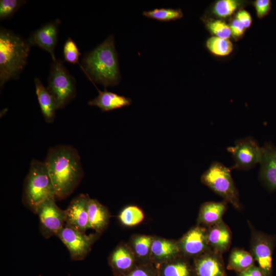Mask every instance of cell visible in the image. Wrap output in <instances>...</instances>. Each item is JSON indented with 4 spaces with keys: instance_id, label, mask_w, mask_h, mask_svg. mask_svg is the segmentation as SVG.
<instances>
[{
    "instance_id": "37",
    "label": "cell",
    "mask_w": 276,
    "mask_h": 276,
    "mask_svg": "<svg viewBox=\"0 0 276 276\" xmlns=\"http://www.w3.org/2000/svg\"><path fill=\"white\" fill-rule=\"evenodd\" d=\"M240 276H265V275L259 267L252 266L240 272Z\"/></svg>"
},
{
    "instance_id": "9",
    "label": "cell",
    "mask_w": 276,
    "mask_h": 276,
    "mask_svg": "<svg viewBox=\"0 0 276 276\" xmlns=\"http://www.w3.org/2000/svg\"><path fill=\"white\" fill-rule=\"evenodd\" d=\"M56 236L67 248L71 259L76 261L83 260L86 257L95 238L66 224Z\"/></svg>"
},
{
    "instance_id": "28",
    "label": "cell",
    "mask_w": 276,
    "mask_h": 276,
    "mask_svg": "<svg viewBox=\"0 0 276 276\" xmlns=\"http://www.w3.org/2000/svg\"><path fill=\"white\" fill-rule=\"evenodd\" d=\"M26 3L24 0H1L0 20L11 18Z\"/></svg>"
},
{
    "instance_id": "30",
    "label": "cell",
    "mask_w": 276,
    "mask_h": 276,
    "mask_svg": "<svg viewBox=\"0 0 276 276\" xmlns=\"http://www.w3.org/2000/svg\"><path fill=\"white\" fill-rule=\"evenodd\" d=\"M238 6V2L235 0H220L215 4L214 12L219 17H226L231 15Z\"/></svg>"
},
{
    "instance_id": "17",
    "label": "cell",
    "mask_w": 276,
    "mask_h": 276,
    "mask_svg": "<svg viewBox=\"0 0 276 276\" xmlns=\"http://www.w3.org/2000/svg\"><path fill=\"white\" fill-rule=\"evenodd\" d=\"M88 228L100 232L107 225L109 215L106 208L97 200L89 198L87 203Z\"/></svg>"
},
{
    "instance_id": "22",
    "label": "cell",
    "mask_w": 276,
    "mask_h": 276,
    "mask_svg": "<svg viewBox=\"0 0 276 276\" xmlns=\"http://www.w3.org/2000/svg\"><path fill=\"white\" fill-rule=\"evenodd\" d=\"M179 247L174 242L165 239L153 240L151 252L154 259L158 261L168 260L179 251Z\"/></svg>"
},
{
    "instance_id": "7",
    "label": "cell",
    "mask_w": 276,
    "mask_h": 276,
    "mask_svg": "<svg viewBox=\"0 0 276 276\" xmlns=\"http://www.w3.org/2000/svg\"><path fill=\"white\" fill-rule=\"evenodd\" d=\"M226 149L232 154L234 160L232 169L248 170L260 164L262 160L263 148L250 136L236 141L234 146Z\"/></svg>"
},
{
    "instance_id": "12",
    "label": "cell",
    "mask_w": 276,
    "mask_h": 276,
    "mask_svg": "<svg viewBox=\"0 0 276 276\" xmlns=\"http://www.w3.org/2000/svg\"><path fill=\"white\" fill-rule=\"evenodd\" d=\"M89 199L87 195L80 194L73 199L65 210V224L83 233L88 228Z\"/></svg>"
},
{
    "instance_id": "3",
    "label": "cell",
    "mask_w": 276,
    "mask_h": 276,
    "mask_svg": "<svg viewBox=\"0 0 276 276\" xmlns=\"http://www.w3.org/2000/svg\"><path fill=\"white\" fill-rule=\"evenodd\" d=\"M31 44L11 30L0 29V88L19 78L28 63Z\"/></svg>"
},
{
    "instance_id": "24",
    "label": "cell",
    "mask_w": 276,
    "mask_h": 276,
    "mask_svg": "<svg viewBox=\"0 0 276 276\" xmlns=\"http://www.w3.org/2000/svg\"><path fill=\"white\" fill-rule=\"evenodd\" d=\"M206 46L212 53L220 56L228 55L233 50V44L228 39L216 36L209 38L206 40Z\"/></svg>"
},
{
    "instance_id": "31",
    "label": "cell",
    "mask_w": 276,
    "mask_h": 276,
    "mask_svg": "<svg viewBox=\"0 0 276 276\" xmlns=\"http://www.w3.org/2000/svg\"><path fill=\"white\" fill-rule=\"evenodd\" d=\"M153 239L150 236H139L133 240V247L136 254L140 257H146L150 251Z\"/></svg>"
},
{
    "instance_id": "2",
    "label": "cell",
    "mask_w": 276,
    "mask_h": 276,
    "mask_svg": "<svg viewBox=\"0 0 276 276\" xmlns=\"http://www.w3.org/2000/svg\"><path fill=\"white\" fill-rule=\"evenodd\" d=\"M81 68L92 82L105 87L119 83L121 76L113 35L84 55Z\"/></svg>"
},
{
    "instance_id": "13",
    "label": "cell",
    "mask_w": 276,
    "mask_h": 276,
    "mask_svg": "<svg viewBox=\"0 0 276 276\" xmlns=\"http://www.w3.org/2000/svg\"><path fill=\"white\" fill-rule=\"evenodd\" d=\"M260 163L259 176L269 191L276 189V147L271 143H265Z\"/></svg>"
},
{
    "instance_id": "34",
    "label": "cell",
    "mask_w": 276,
    "mask_h": 276,
    "mask_svg": "<svg viewBox=\"0 0 276 276\" xmlns=\"http://www.w3.org/2000/svg\"><path fill=\"white\" fill-rule=\"evenodd\" d=\"M118 276H156L153 270L147 267H139L128 273Z\"/></svg>"
},
{
    "instance_id": "27",
    "label": "cell",
    "mask_w": 276,
    "mask_h": 276,
    "mask_svg": "<svg viewBox=\"0 0 276 276\" xmlns=\"http://www.w3.org/2000/svg\"><path fill=\"white\" fill-rule=\"evenodd\" d=\"M160 276H190L188 265L183 262L177 261L164 264L160 269Z\"/></svg>"
},
{
    "instance_id": "32",
    "label": "cell",
    "mask_w": 276,
    "mask_h": 276,
    "mask_svg": "<svg viewBox=\"0 0 276 276\" xmlns=\"http://www.w3.org/2000/svg\"><path fill=\"white\" fill-rule=\"evenodd\" d=\"M208 30L215 36L229 39L231 36L229 26L221 20H215L208 22L206 25Z\"/></svg>"
},
{
    "instance_id": "19",
    "label": "cell",
    "mask_w": 276,
    "mask_h": 276,
    "mask_svg": "<svg viewBox=\"0 0 276 276\" xmlns=\"http://www.w3.org/2000/svg\"><path fill=\"white\" fill-rule=\"evenodd\" d=\"M210 244L216 250L223 252L228 247L231 242V234L225 224L220 222L213 225L208 233Z\"/></svg>"
},
{
    "instance_id": "1",
    "label": "cell",
    "mask_w": 276,
    "mask_h": 276,
    "mask_svg": "<svg viewBox=\"0 0 276 276\" xmlns=\"http://www.w3.org/2000/svg\"><path fill=\"white\" fill-rule=\"evenodd\" d=\"M44 163L48 170L56 199L68 197L80 183L84 171L78 150L68 145L50 147Z\"/></svg>"
},
{
    "instance_id": "8",
    "label": "cell",
    "mask_w": 276,
    "mask_h": 276,
    "mask_svg": "<svg viewBox=\"0 0 276 276\" xmlns=\"http://www.w3.org/2000/svg\"><path fill=\"white\" fill-rule=\"evenodd\" d=\"M55 200V198H51L43 202L36 212L39 218L40 231L46 238L56 235L65 223V210L59 208Z\"/></svg>"
},
{
    "instance_id": "5",
    "label": "cell",
    "mask_w": 276,
    "mask_h": 276,
    "mask_svg": "<svg viewBox=\"0 0 276 276\" xmlns=\"http://www.w3.org/2000/svg\"><path fill=\"white\" fill-rule=\"evenodd\" d=\"M47 89L53 96L57 109L64 108L76 96V81L60 59L53 61Z\"/></svg>"
},
{
    "instance_id": "6",
    "label": "cell",
    "mask_w": 276,
    "mask_h": 276,
    "mask_svg": "<svg viewBox=\"0 0 276 276\" xmlns=\"http://www.w3.org/2000/svg\"><path fill=\"white\" fill-rule=\"evenodd\" d=\"M201 180L235 208H240L238 192L229 168L220 162H213L201 176Z\"/></svg>"
},
{
    "instance_id": "16",
    "label": "cell",
    "mask_w": 276,
    "mask_h": 276,
    "mask_svg": "<svg viewBox=\"0 0 276 276\" xmlns=\"http://www.w3.org/2000/svg\"><path fill=\"white\" fill-rule=\"evenodd\" d=\"M36 94L43 117L47 123H52L57 110L54 99L38 78L34 79Z\"/></svg>"
},
{
    "instance_id": "25",
    "label": "cell",
    "mask_w": 276,
    "mask_h": 276,
    "mask_svg": "<svg viewBox=\"0 0 276 276\" xmlns=\"http://www.w3.org/2000/svg\"><path fill=\"white\" fill-rule=\"evenodd\" d=\"M143 15L160 21H170L180 19L183 16V13L180 9L156 8L144 11Z\"/></svg>"
},
{
    "instance_id": "18",
    "label": "cell",
    "mask_w": 276,
    "mask_h": 276,
    "mask_svg": "<svg viewBox=\"0 0 276 276\" xmlns=\"http://www.w3.org/2000/svg\"><path fill=\"white\" fill-rule=\"evenodd\" d=\"M134 263L133 255L124 246L117 248L109 259V263L112 269L117 273H120L118 275L124 274L125 272L128 273L131 271Z\"/></svg>"
},
{
    "instance_id": "35",
    "label": "cell",
    "mask_w": 276,
    "mask_h": 276,
    "mask_svg": "<svg viewBox=\"0 0 276 276\" xmlns=\"http://www.w3.org/2000/svg\"><path fill=\"white\" fill-rule=\"evenodd\" d=\"M229 27L231 31V35L235 38L240 37L245 32V27L236 18L232 21Z\"/></svg>"
},
{
    "instance_id": "20",
    "label": "cell",
    "mask_w": 276,
    "mask_h": 276,
    "mask_svg": "<svg viewBox=\"0 0 276 276\" xmlns=\"http://www.w3.org/2000/svg\"><path fill=\"white\" fill-rule=\"evenodd\" d=\"M197 276H224V271L220 261L215 256L205 255L195 263Z\"/></svg>"
},
{
    "instance_id": "10",
    "label": "cell",
    "mask_w": 276,
    "mask_h": 276,
    "mask_svg": "<svg viewBox=\"0 0 276 276\" xmlns=\"http://www.w3.org/2000/svg\"><path fill=\"white\" fill-rule=\"evenodd\" d=\"M274 243L275 239L273 236L257 232H252V254L265 276H271L272 255Z\"/></svg>"
},
{
    "instance_id": "23",
    "label": "cell",
    "mask_w": 276,
    "mask_h": 276,
    "mask_svg": "<svg viewBox=\"0 0 276 276\" xmlns=\"http://www.w3.org/2000/svg\"><path fill=\"white\" fill-rule=\"evenodd\" d=\"M254 262L253 257L249 252L236 249L231 254L228 267L229 269L241 272L252 266Z\"/></svg>"
},
{
    "instance_id": "21",
    "label": "cell",
    "mask_w": 276,
    "mask_h": 276,
    "mask_svg": "<svg viewBox=\"0 0 276 276\" xmlns=\"http://www.w3.org/2000/svg\"><path fill=\"white\" fill-rule=\"evenodd\" d=\"M225 205L221 202H208L201 207L199 221L207 225H214L221 221Z\"/></svg>"
},
{
    "instance_id": "33",
    "label": "cell",
    "mask_w": 276,
    "mask_h": 276,
    "mask_svg": "<svg viewBox=\"0 0 276 276\" xmlns=\"http://www.w3.org/2000/svg\"><path fill=\"white\" fill-rule=\"evenodd\" d=\"M257 16L262 18L270 10L271 3L270 0H257L254 3Z\"/></svg>"
},
{
    "instance_id": "26",
    "label": "cell",
    "mask_w": 276,
    "mask_h": 276,
    "mask_svg": "<svg viewBox=\"0 0 276 276\" xmlns=\"http://www.w3.org/2000/svg\"><path fill=\"white\" fill-rule=\"evenodd\" d=\"M121 222L127 226L135 225L144 218L142 211L137 206L130 205L125 208L119 216Z\"/></svg>"
},
{
    "instance_id": "4",
    "label": "cell",
    "mask_w": 276,
    "mask_h": 276,
    "mask_svg": "<svg viewBox=\"0 0 276 276\" xmlns=\"http://www.w3.org/2000/svg\"><path fill=\"white\" fill-rule=\"evenodd\" d=\"M51 198L56 199L55 192L45 164L33 159L24 181L22 201L36 213L38 206Z\"/></svg>"
},
{
    "instance_id": "14",
    "label": "cell",
    "mask_w": 276,
    "mask_h": 276,
    "mask_svg": "<svg viewBox=\"0 0 276 276\" xmlns=\"http://www.w3.org/2000/svg\"><path fill=\"white\" fill-rule=\"evenodd\" d=\"M208 243V233L205 230L197 227L191 229L183 237L180 247L186 254L195 255L204 250Z\"/></svg>"
},
{
    "instance_id": "36",
    "label": "cell",
    "mask_w": 276,
    "mask_h": 276,
    "mask_svg": "<svg viewBox=\"0 0 276 276\" xmlns=\"http://www.w3.org/2000/svg\"><path fill=\"white\" fill-rule=\"evenodd\" d=\"M236 19L245 27H249L252 22L251 17L248 12L245 10L239 11L236 15Z\"/></svg>"
},
{
    "instance_id": "29",
    "label": "cell",
    "mask_w": 276,
    "mask_h": 276,
    "mask_svg": "<svg viewBox=\"0 0 276 276\" xmlns=\"http://www.w3.org/2000/svg\"><path fill=\"white\" fill-rule=\"evenodd\" d=\"M63 55L65 61L74 64H78L81 67V65L79 62L81 53L75 42L70 37L67 38L64 43Z\"/></svg>"
},
{
    "instance_id": "11",
    "label": "cell",
    "mask_w": 276,
    "mask_h": 276,
    "mask_svg": "<svg viewBox=\"0 0 276 276\" xmlns=\"http://www.w3.org/2000/svg\"><path fill=\"white\" fill-rule=\"evenodd\" d=\"M60 24L61 21L58 19L47 22L34 31L28 39L31 45H37L49 52L53 61L57 60L55 49Z\"/></svg>"
},
{
    "instance_id": "15",
    "label": "cell",
    "mask_w": 276,
    "mask_h": 276,
    "mask_svg": "<svg viewBox=\"0 0 276 276\" xmlns=\"http://www.w3.org/2000/svg\"><path fill=\"white\" fill-rule=\"evenodd\" d=\"M97 89L99 91L98 96L89 101L88 104L97 106L103 111L128 106L131 103V100L129 98L108 91L106 88L103 91Z\"/></svg>"
}]
</instances>
